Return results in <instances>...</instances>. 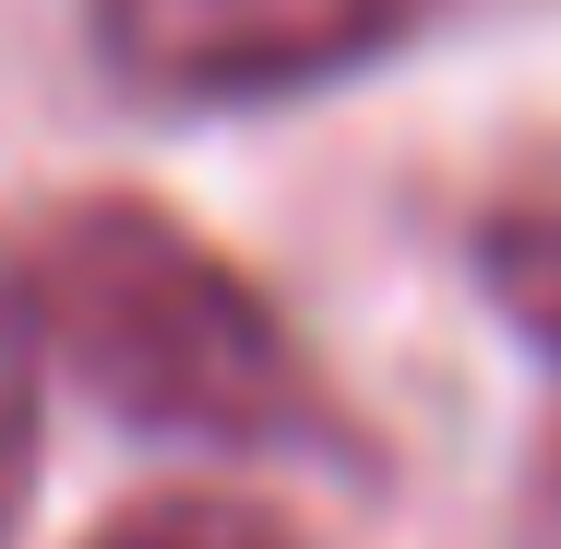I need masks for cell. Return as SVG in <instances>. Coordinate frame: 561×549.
Wrapping results in <instances>:
<instances>
[{"instance_id":"cell-2","label":"cell","mask_w":561,"mask_h":549,"mask_svg":"<svg viewBox=\"0 0 561 549\" xmlns=\"http://www.w3.org/2000/svg\"><path fill=\"white\" fill-rule=\"evenodd\" d=\"M443 0H84L96 60L144 108H275L394 60Z\"/></svg>"},{"instance_id":"cell-3","label":"cell","mask_w":561,"mask_h":549,"mask_svg":"<svg viewBox=\"0 0 561 549\" xmlns=\"http://www.w3.org/2000/svg\"><path fill=\"white\" fill-rule=\"evenodd\" d=\"M84 549H299V526L263 514V502H239V490H144Z\"/></svg>"},{"instance_id":"cell-4","label":"cell","mask_w":561,"mask_h":549,"mask_svg":"<svg viewBox=\"0 0 561 549\" xmlns=\"http://www.w3.org/2000/svg\"><path fill=\"white\" fill-rule=\"evenodd\" d=\"M478 275H490L502 323L538 334V346L561 358V204H538V216H502L490 239H478Z\"/></svg>"},{"instance_id":"cell-5","label":"cell","mask_w":561,"mask_h":549,"mask_svg":"<svg viewBox=\"0 0 561 549\" xmlns=\"http://www.w3.org/2000/svg\"><path fill=\"white\" fill-rule=\"evenodd\" d=\"M24 490H36V346L0 311V526L24 514Z\"/></svg>"},{"instance_id":"cell-1","label":"cell","mask_w":561,"mask_h":549,"mask_svg":"<svg viewBox=\"0 0 561 549\" xmlns=\"http://www.w3.org/2000/svg\"><path fill=\"white\" fill-rule=\"evenodd\" d=\"M24 299L72 382L168 442H227V454H346V407L299 358L287 311L227 263L204 227H180L144 192L60 204L24 251Z\"/></svg>"}]
</instances>
